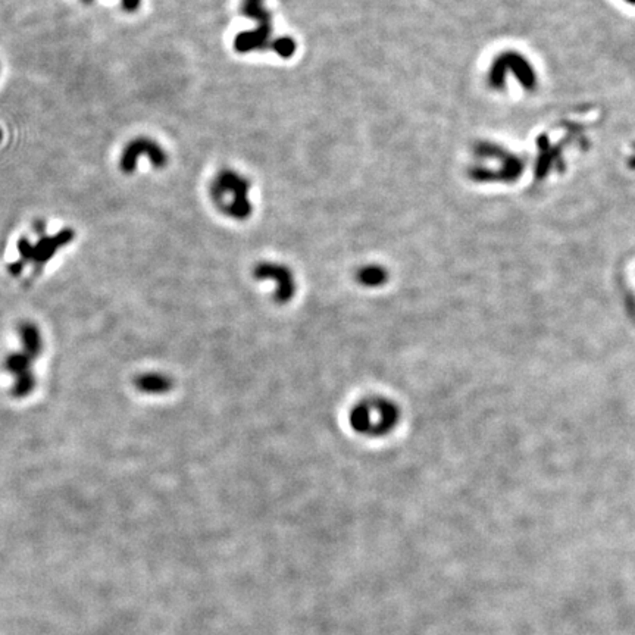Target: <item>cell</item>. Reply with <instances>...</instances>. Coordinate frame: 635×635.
Here are the masks:
<instances>
[{
    "mask_svg": "<svg viewBox=\"0 0 635 635\" xmlns=\"http://www.w3.org/2000/svg\"><path fill=\"white\" fill-rule=\"evenodd\" d=\"M140 158L149 159L155 169H163L168 165V153L158 141L149 137H136L122 149L119 156V169L124 174H133Z\"/></svg>",
    "mask_w": 635,
    "mask_h": 635,
    "instance_id": "5",
    "label": "cell"
},
{
    "mask_svg": "<svg viewBox=\"0 0 635 635\" xmlns=\"http://www.w3.org/2000/svg\"><path fill=\"white\" fill-rule=\"evenodd\" d=\"M121 5L127 12H136L141 5V0H121Z\"/></svg>",
    "mask_w": 635,
    "mask_h": 635,
    "instance_id": "17",
    "label": "cell"
},
{
    "mask_svg": "<svg viewBox=\"0 0 635 635\" xmlns=\"http://www.w3.org/2000/svg\"><path fill=\"white\" fill-rule=\"evenodd\" d=\"M31 362H33V359L27 353H24L22 350L14 352L5 357L4 370L15 378L18 375H22V374L31 371Z\"/></svg>",
    "mask_w": 635,
    "mask_h": 635,
    "instance_id": "13",
    "label": "cell"
},
{
    "mask_svg": "<svg viewBox=\"0 0 635 635\" xmlns=\"http://www.w3.org/2000/svg\"><path fill=\"white\" fill-rule=\"evenodd\" d=\"M18 335L22 346V352L27 353L31 359L40 357L43 352V337L40 328L34 322L26 321L19 324Z\"/></svg>",
    "mask_w": 635,
    "mask_h": 635,
    "instance_id": "10",
    "label": "cell"
},
{
    "mask_svg": "<svg viewBox=\"0 0 635 635\" xmlns=\"http://www.w3.org/2000/svg\"><path fill=\"white\" fill-rule=\"evenodd\" d=\"M625 2L629 5H635V0H625Z\"/></svg>",
    "mask_w": 635,
    "mask_h": 635,
    "instance_id": "20",
    "label": "cell"
},
{
    "mask_svg": "<svg viewBox=\"0 0 635 635\" xmlns=\"http://www.w3.org/2000/svg\"><path fill=\"white\" fill-rule=\"evenodd\" d=\"M388 280V271L382 265L368 263L360 266L356 273V281L366 288H378Z\"/></svg>",
    "mask_w": 635,
    "mask_h": 635,
    "instance_id": "11",
    "label": "cell"
},
{
    "mask_svg": "<svg viewBox=\"0 0 635 635\" xmlns=\"http://www.w3.org/2000/svg\"><path fill=\"white\" fill-rule=\"evenodd\" d=\"M24 262H21V260H18V262H14V263H11L9 266H8V271H9V274L12 275V277H18L21 273H22V270H24Z\"/></svg>",
    "mask_w": 635,
    "mask_h": 635,
    "instance_id": "18",
    "label": "cell"
},
{
    "mask_svg": "<svg viewBox=\"0 0 635 635\" xmlns=\"http://www.w3.org/2000/svg\"><path fill=\"white\" fill-rule=\"evenodd\" d=\"M475 153L477 155H485L494 158L500 162V168L493 171L488 176H485L482 178V181H515L519 178V176L522 174L524 171V162L509 152H506L504 149H502L500 146L497 144H492V143H478L475 146Z\"/></svg>",
    "mask_w": 635,
    "mask_h": 635,
    "instance_id": "7",
    "label": "cell"
},
{
    "mask_svg": "<svg viewBox=\"0 0 635 635\" xmlns=\"http://www.w3.org/2000/svg\"><path fill=\"white\" fill-rule=\"evenodd\" d=\"M539 148H540V158L539 162H537V171L535 174L539 178H543L552 166H554L556 163H559L560 159V153L557 148H552L549 144L547 137H540L539 140Z\"/></svg>",
    "mask_w": 635,
    "mask_h": 635,
    "instance_id": "12",
    "label": "cell"
},
{
    "mask_svg": "<svg viewBox=\"0 0 635 635\" xmlns=\"http://www.w3.org/2000/svg\"><path fill=\"white\" fill-rule=\"evenodd\" d=\"M512 72L527 90H534L537 86V76L531 62L527 61L525 56L517 52H504L493 61L490 66V74L488 81L493 88L502 90L504 88L506 76Z\"/></svg>",
    "mask_w": 635,
    "mask_h": 635,
    "instance_id": "4",
    "label": "cell"
},
{
    "mask_svg": "<svg viewBox=\"0 0 635 635\" xmlns=\"http://www.w3.org/2000/svg\"><path fill=\"white\" fill-rule=\"evenodd\" d=\"M37 387V378L34 375L33 371H29L22 375H18L14 378L12 387H11V395L15 399H24L30 396L34 388Z\"/></svg>",
    "mask_w": 635,
    "mask_h": 635,
    "instance_id": "14",
    "label": "cell"
},
{
    "mask_svg": "<svg viewBox=\"0 0 635 635\" xmlns=\"http://www.w3.org/2000/svg\"><path fill=\"white\" fill-rule=\"evenodd\" d=\"M33 252H34V244L27 238L22 237L18 241V253H19V259L21 262L27 263L33 260Z\"/></svg>",
    "mask_w": 635,
    "mask_h": 635,
    "instance_id": "16",
    "label": "cell"
},
{
    "mask_svg": "<svg viewBox=\"0 0 635 635\" xmlns=\"http://www.w3.org/2000/svg\"><path fill=\"white\" fill-rule=\"evenodd\" d=\"M271 49L273 51L278 55V56H281V58H284V59H288V58H291L293 55L296 54V49H298V44H296V41L293 40L291 37H278V39H274L273 40V43H271Z\"/></svg>",
    "mask_w": 635,
    "mask_h": 635,
    "instance_id": "15",
    "label": "cell"
},
{
    "mask_svg": "<svg viewBox=\"0 0 635 635\" xmlns=\"http://www.w3.org/2000/svg\"><path fill=\"white\" fill-rule=\"evenodd\" d=\"M253 277L258 281L273 284V295L278 303H287L296 296V277L284 263L260 262L255 266Z\"/></svg>",
    "mask_w": 635,
    "mask_h": 635,
    "instance_id": "6",
    "label": "cell"
},
{
    "mask_svg": "<svg viewBox=\"0 0 635 635\" xmlns=\"http://www.w3.org/2000/svg\"><path fill=\"white\" fill-rule=\"evenodd\" d=\"M74 237H76L74 231L68 230V228L59 231L58 234H55L52 237L41 235V238L34 244L31 262H36L40 265L49 262L61 248L66 246V244H69L72 240H74Z\"/></svg>",
    "mask_w": 635,
    "mask_h": 635,
    "instance_id": "8",
    "label": "cell"
},
{
    "mask_svg": "<svg viewBox=\"0 0 635 635\" xmlns=\"http://www.w3.org/2000/svg\"><path fill=\"white\" fill-rule=\"evenodd\" d=\"M629 165H631V168H635V156L631 159V162H629Z\"/></svg>",
    "mask_w": 635,
    "mask_h": 635,
    "instance_id": "19",
    "label": "cell"
},
{
    "mask_svg": "<svg viewBox=\"0 0 635 635\" xmlns=\"http://www.w3.org/2000/svg\"><path fill=\"white\" fill-rule=\"evenodd\" d=\"M210 198L216 208L225 216L244 221L250 218L253 206L250 202V181L235 173L225 169L219 173L210 183Z\"/></svg>",
    "mask_w": 635,
    "mask_h": 635,
    "instance_id": "2",
    "label": "cell"
},
{
    "mask_svg": "<svg viewBox=\"0 0 635 635\" xmlns=\"http://www.w3.org/2000/svg\"><path fill=\"white\" fill-rule=\"evenodd\" d=\"M134 385L140 393L151 395V396H161L169 393L174 387V381L169 375L162 372H144L137 375L134 380Z\"/></svg>",
    "mask_w": 635,
    "mask_h": 635,
    "instance_id": "9",
    "label": "cell"
},
{
    "mask_svg": "<svg viewBox=\"0 0 635 635\" xmlns=\"http://www.w3.org/2000/svg\"><path fill=\"white\" fill-rule=\"evenodd\" d=\"M2 138H4V134H2V130H0V143H2Z\"/></svg>",
    "mask_w": 635,
    "mask_h": 635,
    "instance_id": "22",
    "label": "cell"
},
{
    "mask_svg": "<svg viewBox=\"0 0 635 635\" xmlns=\"http://www.w3.org/2000/svg\"><path fill=\"white\" fill-rule=\"evenodd\" d=\"M400 407L393 400L381 396L362 399L349 413L352 430L363 437L380 438L392 432L400 422Z\"/></svg>",
    "mask_w": 635,
    "mask_h": 635,
    "instance_id": "1",
    "label": "cell"
},
{
    "mask_svg": "<svg viewBox=\"0 0 635 635\" xmlns=\"http://www.w3.org/2000/svg\"><path fill=\"white\" fill-rule=\"evenodd\" d=\"M243 14L256 21V29L243 31L234 39V51L238 54H250L262 51L266 46L271 49L273 36V18L270 11L265 8V0H243Z\"/></svg>",
    "mask_w": 635,
    "mask_h": 635,
    "instance_id": "3",
    "label": "cell"
},
{
    "mask_svg": "<svg viewBox=\"0 0 635 635\" xmlns=\"http://www.w3.org/2000/svg\"><path fill=\"white\" fill-rule=\"evenodd\" d=\"M81 2H84V4H91L93 0H81Z\"/></svg>",
    "mask_w": 635,
    "mask_h": 635,
    "instance_id": "21",
    "label": "cell"
}]
</instances>
